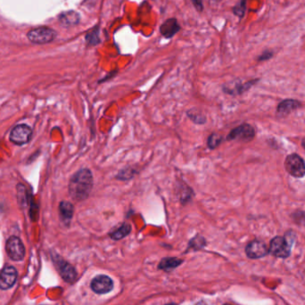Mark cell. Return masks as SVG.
I'll return each instance as SVG.
<instances>
[{
    "label": "cell",
    "instance_id": "obj_1",
    "mask_svg": "<svg viewBox=\"0 0 305 305\" xmlns=\"http://www.w3.org/2000/svg\"><path fill=\"white\" fill-rule=\"evenodd\" d=\"M94 187V178L90 169L82 168L73 175L69 182V194L75 202L89 198Z\"/></svg>",
    "mask_w": 305,
    "mask_h": 305
},
{
    "label": "cell",
    "instance_id": "obj_2",
    "mask_svg": "<svg viewBox=\"0 0 305 305\" xmlns=\"http://www.w3.org/2000/svg\"><path fill=\"white\" fill-rule=\"evenodd\" d=\"M285 168L290 175L295 178H302L305 175V161L297 154H290L286 157Z\"/></svg>",
    "mask_w": 305,
    "mask_h": 305
},
{
    "label": "cell",
    "instance_id": "obj_3",
    "mask_svg": "<svg viewBox=\"0 0 305 305\" xmlns=\"http://www.w3.org/2000/svg\"><path fill=\"white\" fill-rule=\"evenodd\" d=\"M29 39L36 44H46L53 41L57 38V32L48 27H40L32 30L28 33Z\"/></svg>",
    "mask_w": 305,
    "mask_h": 305
},
{
    "label": "cell",
    "instance_id": "obj_4",
    "mask_svg": "<svg viewBox=\"0 0 305 305\" xmlns=\"http://www.w3.org/2000/svg\"><path fill=\"white\" fill-rule=\"evenodd\" d=\"M5 250L8 256L16 262L21 261L25 255V248L19 237H9L6 241Z\"/></svg>",
    "mask_w": 305,
    "mask_h": 305
},
{
    "label": "cell",
    "instance_id": "obj_5",
    "mask_svg": "<svg viewBox=\"0 0 305 305\" xmlns=\"http://www.w3.org/2000/svg\"><path fill=\"white\" fill-rule=\"evenodd\" d=\"M255 135V132L253 127L249 125L248 123H244L240 126L233 129L231 132L229 133L227 136V140H241L244 142H247L249 140H252Z\"/></svg>",
    "mask_w": 305,
    "mask_h": 305
},
{
    "label": "cell",
    "instance_id": "obj_6",
    "mask_svg": "<svg viewBox=\"0 0 305 305\" xmlns=\"http://www.w3.org/2000/svg\"><path fill=\"white\" fill-rule=\"evenodd\" d=\"M269 252L277 257H288L291 252V244L285 237H274L270 242Z\"/></svg>",
    "mask_w": 305,
    "mask_h": 305
},
{
    "label": "cell",
    "instance_id": "obj_7",
    "mask_svg": "<svg viewBox=\"0 0 305 305\" xmlns=\"http://www.w3.org/2000/svg\"><path fill=\"white\" fill-rule=\"evenodd\" d=\"M32 129L28 125L25 124L17 125L11 132L10 140L16 145L21 146L29 142L30 138L32 137Z\"/></svg>",
    "mask_w": 305,
    "mask_h": 305
},
{
    "label": "cell",
    "instance_id": "obj_8",
    "mask_svg": "<svg viewBox=\"0 0 305 305\" xmlns=\"http://www.w3.org/2000/svg\"><path fill=\"white\" fill-rule=\"evenodd\" d=\"M53 259L54 262L56 263V265L57 266L59 273L62 276V278L68 283H74L77 278V272L75 268L71 264L64 262L63 259H61L58 255L54 256Z\"/></svg>",
    "mask_w": 305,
    "mask_h": 305
},
{
    "label": "cell",
    "instance_id": "obj_9",
    "mask_svg": "<svg viewBox=\"0 0 305 305\" xmlns=\"http://www.w3.org/2000/svg\"><path fill=\"white\" fill-rule=\"evenodd\" d=\"M91 288L96 294H107L114 288V283L108 276L100 275L91 281Z\"/></svg>",
    "mask_w": 305,
    "mask_h": 305
},
{
    "label": "cell",
    "instance_id": "obj_10",
    "mask_svg": "<svg viewBox=\"0 0 305 305\" xmlns=\"http://www.w3.org/2000/svg\"><path fill=\"white\" fill-rule=\"evenodd\" d=\"M17 270L14 267H5L0 274V289L6 290L11 288L16 284L17 279Z\"/></svg>",
    "mask_w": 305,
    "mask_h": 305
},
{
    "label": "cell",
    "instance_id": "obj_11",
    "mask_svg": "<svg viewBox=\"0 0 305 305\" xmlns=\"http://www.w3.org/2000/svg\"><path fill=\"white\" fill-rule=\"evenodd\" d=\"M246 253L248 257L251 259H258L267 255L268 250L264 243L259 240H254L248 244L246 248Z\"/></svg>",
    "mask_w": 305,
    "mask_h": 305
},
{
    "label": "cell",
    "instance_id": "obj_12",
    "mask_svg": "<svg viewBox=\"0 0 305 305\" xmlns=\"http://www.w3.org/2000/svg\"><path fill=\"white\" fill-rule=\"evenodd\" d=\"M181 27L176 18H170L160 26V33L165 38H173L180 31Z\"/></svg>",
    "mask_w": 305,
    "mask_h": 305
},
{
    "label": "cell",
    "instance_id": "obj_13",
    "mask_svg": "<svg viewBox=\"0 0 305 305\" xmlns=\"http://www.w3.org/2000/svg\"><path fill=\"white\" fill-rule=\"evenodd\" d=\"M80 21V16L79 13L75 11H66L59 16L60 24L65 28L76 26Z\"/></svg>",
    "mask_w": 305,
    "mask_h": 305
},
{
    "label": "cell",
    "instance_id": "obj_14",
    "mask_svg": "<svg viewBox=\"0 0 305 305\" xmlns=\"http://www.w3.org/2000/svg\"><path fill=\"white\" fill-rule=\"evenodd\" d=\"M74 213V206L72 203L63 201L59 205V215L63 224L69 225L72 221Z\"/></svg>",
    "mask_w": 305,
    "mask_h": 305
},
{
    "label": "cell",
    "instance_id": "obj_15",
    "mask_svg": "<svg viewBox=\"0 0 305 305\" xmlns=\"http://www.w3.org/2000/svg\"><path fill=\"white\" fill-rule=\"evenodd\" d=\"M251 83H246V84H240L239 82H229L223 85L222 90L223 92H225L226 94L229 95H237V94H241L245 90H248L250 87Z\"/></svg>",
    "mask_w": 305,
    "mask_h": 305
},
{
    "label": "cell",
    "instance_id": "obj_16",
    "mask_svg": "<svg viewBox=\"0 0 305 305\" xmlns=\"http://www.w3.org/2000/svg\"><path fill=\"white\" fill-rule=\"evenodd\" d=\"M131 232H132L131 224L124 222L119 228H117L115 230L111 232L109 236L113 240H121L127 237Z\"/></svg>",
    "mask_w": 305,
    "mask_h": 305
},
{
    "label": "cell",
    "instance_id": "obj_17",
    "mask_svg": "<svg viewBox=\"0 0 305 305\" xmlns=\"http://www.w3.org/2000/svg\"><path fill=\"white\" fill-rule=\"evenodd\" d=\"M138 174V170L134 166H126L121 169L116 175V179L121 181H128Z\"/></svg>",
    "mask_w": 305,
    "mask_h": 305
},
{
    "label": "cell",
    "instance_id": "obj_18",
    "mask_svg": "<svg viewBox=\"0 0 305 305\" xmlns=\"http://www.w3.org/2000/svg\"><path fill=\"white\" fill-rule=\"evenodd\" d=\"M85 39H86V42H87V45L89 47H95V46H97L98 44H100L101 38L99 26L96 25L91 31L88 32L86 37H85Z\"/></svg>",
    "mask_w": 305,
    "mask_h": 305
},
{
    "label": "cell",
    "instance_id": "obj_19",
    "mask_svg": "<svg viewBox=\"0 0 305 305\" xmlns=\"http://www.w3.org/2000/svg\"><path fill=\"white\" fill-rule=\"evenodd\" d=\"M182 260H180L179 258L167 257L163 258L161 261V263H159L158 268L163 269L165 271H171L172 269L179 267V265L182 263Z\"/></svg>",
    "mask_w": 305,
    "mask_h": 305
},
{
    "label": "cell",
    "instance_id": "obj_20",
    "mask_svg": "<svg viewBox=\"0 0 305 305\" xmlns=\"http://www.w3.org/2000/svg\"><path fill=\"white\" fill-rule=\"evenodd\" d=\"M195 195L193 190L189 187L188 185L181 184V187L179 189V201L181 205H186L189 204V202L192 200L193 196Z\"/></svg>",
    "mask_w": 305,
    "mask_h": 305
},
{
    "label": "cell",
    "instance_id": "obj_21",
    "mask_svg": "<svg viewBox=\"0 0 305 305\" xmlns=\"http://www.w3.org/2000/svg\"><path fill=\"white\" fill-rule=\"evenodd\" d=\"M187 115L191 121L198 125H203L207 121L206 116L201 111L197 110V109H190L187 112Z\"/></svg>",
    "mask_w": 305,
    "mask_h": 305
},
{
    "label": "cell",
    "instance_id": "obj_22",
    "mask_svg": "<svg viewBox=\"0 0 305 305\" xmlns=\"http://www.w3.org/2000/svg\"><path fill=\"white\" fill-rule=\"evenodd\" d=\"M223 142V137L218 133H211L207 139V146L210 150H213L218 148L221 143Z\"/></svg>",
    "mask_w": 305,
    "mask_h": 305
},
{
    "label": "cell",
    "instance_id": "obj_23",
    "mask_svg": "<svg viewBox=\"0 0 305 305\" xmlns=\"http://www.w3.org/2000/svg\"><path fill=\"white\" fill-rule=\"evenodd\" d=\"M298 103L295 102V101L286 100L282 102L279 106V113L286 114H288L289 112L295 109L296 107H298Z\"/></svg>",
    "mask_w": 305,
    "mask_h": 305
},
{
    "label": "cell",
    "instance_id": "obj_24",
    "mask_svg": "<svg viewBox=\"0 0 305 305\" xmlns=\"http://www.w3.org/2000/svg\"><path fill=\"white\" fill-rule=\"evenodd\" d=\"M247 1L248 0H239L237 5L233 7V13L235 16H238L239 18L244 17L247 9Z\"/></svg>",
    "mask_w": 305,
    "mask_h": 305
},
{
    "label": "cell",
    "instance_id": "obj_25",
    "mask_svg": "<svg viewBox=\"0 0 305 305\" xmlns=\"http://www.w3.org/2000/svg\"><path fill=\"white\" fill-rule=\"evenodd\" d=\"M205 238L203 237H201V236H196V237H194L190 243V248H203V247H205Z\"/></svg>",
    "mask_w": 305,
    "mask_h": 305
},
{
    "label": "cell",
    "instance_id": "obj_26",
    "mask_svg": "<svg viewBox=\"0 0 305 305\" xmlns=\"http://www.w3.org/2000/svg\"><path fill=\"white\" fill-rule=\"evenodd\" d=\"M192 4L195 6V9L198 12H203L204 11V4L202 0H191Z\"/></svg>",
    "mask_w": 305,
    "mask_h": 305
},
{
    "label": "cell",
    "instance_id": "obj_27",
    "mask_svg": "<svg viewBox=\"0 0 305 305\" xmlns=\"http://www.w3.org/2000/svg\"><path fill=\"white\" fill-rule=\"evenodd\" d=\"M116 74H117V71H114V72H112V73H110V74H107V75L105 76V78L99 79L98 83H103V82H105V81H107L108 79H112L113 77H114V76H115Z\"/></svg>",
    "mask_w": 305,
    "mask_h": 305
},
{
    "label": "cell",
    "instance_id": "obj_28",
    "mask_svg": "<svg viewBox=\"0 0 305 305\" xmlns=\"http://www.w3.org/2000/svg\"><path fill=\"white\" fill-rule=\"evenodd\" d=\"M270 56H271V54L268 53V57H270ZM266 58H267V52L265 53L264 55H263V56L260 57V60H264V59H266Z\"/></svg>",
    "mask_w": 305,
    "mask_h": 305
},
{
    "label": "cell",
    "instance_id": "obj_29",
    "mask_svg": "<svg viewBox=\"0 0 305 305\" xmlns=\"http://www.w3.org/2000/svg\"><path fill=\"white\" fill-rule=\"evenodd\" d=\"M207 305L205 304V302H203V301H201V302H199V303H198V304H197V305Z\"/></svg>",
    "mask_w": 305,
    "mask_h": 305
},
{
    "label": "cell",
    "instance_id": "obj_30",
    "mask_svg": "<svg viewBox=\"0 0 305 305\" xmlns=\"http://www.w3.org/2000/svg\"><path fill=\"white\" fill-rule=\"evenodd\" d=\"M303 147L305 148V138L303 140Z\"/></svg>",
    "mask_w": 305,
    "mask_h": 305
},
{
    "label": "cell",
    "instance_id": "obj_31",
    "mask_svg": "<svg viewBox=\"0 0 305 305\" xmlns=\"http://www.w3.org/2000/svg\"><path fill=\"white\" fill-rule=\"evenodd\" d=\"M212 2H221V0H211Z\"/></svg>",
    "mask_w": 305,
    "mask_h": 305
},
{
    "label": "cell",
    "instance_id": "obj_32",
    "mask_svg": "<svg viewBox=\"0 0 305 305\" xmlns=\"http://www.w3.org/2000/svg\"><path fill=\"white\" fill-rule=\"evenodd\" d=\"M174 305V304H169V305Z\"/></svg>",
    "mask_w": 305,
    "mask_h": 305
},
{
    "label": "cell",
    "instance_id": "obj_33",
    "mask_svg": "<svg viewBox=\"0 0 305 305\" xmlns=\"http://www.w3.org/2000/svg\"></svg>",
    "mask_w": 305,
    "mask_h": 305
}]
</instances>
